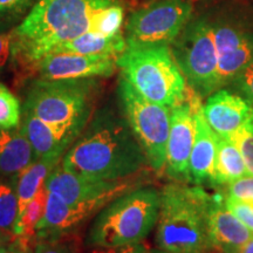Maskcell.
Segmentation results:
<instances>
[{
  "label": "cell",
  "instance_id": "6da1fadb",
  "mask_svg": "<svg viewBox=\"0 0 253 253\" xmlns=\"http://www.w3.org/2000/svg\"><path fill=\"white\" fill-rule=\"evenodd\" d=\"M148 164L125 116L112 110L97 113L61 161L67 171L101 179L138 175Z\"/></svg>",
  "mask_w": 253,
  "mask_h": 253
},
{
  "label": "cell",
  "instance_id": "7a4b0ae2",
  "mask_svg": "<svg viewBox=\"0 0 253 253\" xmlns=\"http://www.w3.org/2000/svg\"><path fill=\"white\" fill-rule=\"evenodd\" d=\"M119 0H39L12 32L14 63L31 69L53 47L93 31L94 17Z\"/></svg>",
  "mask_w": 253,
  "mask_h": 253
},
{
  "label": "cell",
  "instance_id": "3957f363",
  "mask_svg": "<svg viewBox=\"0 0 253 253\" xmlns=\"http://www.w3.org/2000/svg\"><path fill=\"white\" fill-rule=\"evenodd\" d=\"M214 196L201 186L171 183L161 191L157 248L171 253H213L210 210Z\"/></svg>",
  "mask_w": 253,
  "mask_h": 253
},
{
  "label": "cell",
  "instance_id": "277c9868",
  "mask_svg": "<svg viewBox=\"0 0 253 253\" xmlns=\"http://www.w3.org/2000/svg\"><path fill=\"white\" fill-rule=\"evenodd\" d=\"M161 191L141 186L114 199L97 213L87 235L94 249L141 243L158 220Z\"/></svg>",
  "mask_w": 253,
  "mask_h": 253
},
{
  "label": "cell",
  "instance_id": "5b68a950",
  "mask_svg": "<svg viewBox=\"0 0 253 253\" xmlns=\"http://www.w3.org/2000/svg\"><path fill=\"white\" fill-rule=\"evenodd\" d=\"M116 65L122 78L151 102L172 108L188 95L190 87L169 45L126 46Z\"/></svg>",
  "mask_w": 253,
  "mask_h": 253
},
{
  "label": "cell",
  "instance_id": "8992f818",
  "mask_svg": "<svg viewBox=\"0 0 253 253\" xmlns=\"http://www.w3.org/2000/svg\"><path fill=\"white\" fill-rule=\"evenodd\" d=\"M99 89V82L95 78L38 79L28 90L24 113L52 125L84 129L93 116Z\"/></svg>",
  "mask_w": 253,
  "mask_h": 253
},
{
  "label": "cell",
  "instance_id": "52a82bcc",
  "mask_svg": "<svg viewBox=\"0 0 253 253\" xmlns=\"http://www.w3.org/2000/svg\"><path fill=\"white\" fill-rule=\"evenodd\" d=\"M119 96L123 115L149 166L158 173L164 171L171 108L147 100L125 78L120 80Z\"/></svg>",
  "mask_w": 253,
  "mask_h": 253
},
{
  "label": "cell",
  "instance_id": "ba28073f",
  "mask_svg": "<svg viewBox=\"0 0 253 253\" xmlns=\"http://www.w3.org/2000/svg\"><path fill=\"white\" fill-rule=\"evenodd\" d=\"M170 49L190 88L202 97L217 90L218 53L212 24L203 19L189 21Z\"/></svg>",
  "mask_w": 253,
  "mask_h": 253
},
{
  "label": "cell",
  "instance_id": "9c48e42d",
  "mask_svg": "<svg viewBox=\"0 0 253 253\" xmlns=\"http://www.w3.org/2000/svg\"><path fill=\"white\" fill-rule=\"evenodd\" d=\"M191 0H156L134 12L126 26V46L169 45L189 24Z\"/></svg>",
  "mask_w": 253,
  "mask_h": 253
},
{
  "label": "cell",
  "instance_id": "30bf717a",
  "mask_svg": "<svg viewBox=\"0 0 253 253\" xmlns=\"http://www.w3.org/2000/svg\"><path fill=\"white\" fill-rule=\"evenodd\" d=\"M140 173L120 179H101L67 171L60 162L47 179V190L67 204H77L89 199L109 198L114 201L144 185Z\"/></svg>",
  "mask_w": 253,
  "mask_h": 253
},
{
  "label": "cell",
  "instance_id": "8fae6325",
  "mask_svg": "<svg viewBox=\"0 0 253 253\" xmlns=\"http://www.w3.org/2000/svg\"><path fill=\"white\" fill-rule=\"evenodd\" d=\"M202 104L201 95L190 88L185 99L171 108L166 172L179 183L190 182L189 166L196 135V113Z\"/></svg>",
  "mask_w": 253,
  "mask_h": 253
},
{
  "label": "cell",
  "instance_id": "7c38bea8",
  "mask_svg": "<svg viewBox=\"0 0 253 253\" xmlns=\"http://www.w3.org/2000/svg\"><path fill=\"white\" fill-rule=\"evenodd\" d=\"M116 56L48 54L34 63L32 71L42 80L108 78L116 71Z\"/></svg>",
  "mask_w": 253,
  "mask_h": 253
},
{
  "label": "cell",
  "instance_id": "4fadbf2b",
  "mask_svg": "<svg viewBox=\"0 0 253 253\" xmlns=\"http://www.w3.org/2000/svg\"><path fill=\"white\" fill-rule=\"evenodd\" d=\"M203 110L208 125L219 137H232L253 114L252 104L245 97L226 89L211 94Z\"/></svg>",
  "mask_w": 253,
  "mask_h": 253
},
{
  "label": "cell",
  "instance_id": "5bb4252c",
  "mask_svg": "<svg viewBox=\"0 0 253 253\" xmlns=\"http://www.w3.org/2000/svg\"><path fill=\"white\" fill-rule=\"evenodd\" d=\"M20 128L31 142L37 160L45 157H62V154L86 129L73 126L52 125L27 113H24L23 125Z\"/></svg>",
  "mask_w": 253,
  "mask_h": 253
},
{
  "label": "cell",
  "instance_id": "9a60e30c",
  "mask_svg": "<svg viewBox=\"0 0 253 253\" xmlns=\"http://www.w3.org/2000/svg\"><path fill=\"white\" fill-rule=\"evenodd\" d=\"M204 104L196 113V135L190 156V182L202 185L214 184V163L217 154V135L208 125Z\"/></svg>",
  "mask_w": 253,
  "mask_h": 253
},
{
  "label": "cell",
  "instance_id": "2e32d148",
  "mask_svg": "<svg viewBox=\"0 0 253 253\" xmlns=\"http://www.w3.org/2000/svg\"><path fill=\"white\" fill-rule=\"evenodd\" d=\"M225 199L214 197L210 210V236L220 253H239L253 233L225 207Z\"/></svg>",
  "mask_w": 253,
  "mask_h": 253
},
{
  "label": "cell",
  "instance_id": "e0dca14e",
  "mask_svg": "<svg viewBox=\"0 0 253 253\" xmlns=\"http://www.w3.org/2000/svg\"><path fill=\"white\" fill-rule=\"evenodd\" d=\"M36 161L33 147L20 126L0 130V177H17Z\"/></svg>",
  "mask_w": 253,
  "mask_h": 253
},
{
  "label": "cell",
  "instance_id": "ac0fdd59",
  "mask_svg": "<svg viewBox=\"0 0 253 253\" xmlns=\"http://www.w3.org/2000/svg\"><path fill=\"white\" fill-rule=\"evenodd\" d=\"M126 48V41L122 32L108 37L89 31L74 39L63 41L54 46L49 50L48 54L69 53V54L81 55H113L118 58L125 52Z\"/></svg>",
  "mask_w": 253,
  "mask_h": 253
},
{
  "label": "cell",
  "instance_id": "d6986e66",
  "mask_svg": "<svg viewBox=\"0 0 253 253\" xmlns=\"http://www.w3.org/2000/svg\"><path fill=\"white\" fill-rule=\"evenodd\" d=\"M62 157L39 158L15 177V192L18 196L19 216L24 212L28 203L36 197L39 190L46 185L47 179ZM18 216V217H19Z\"/></svg>",
  "mask_w": 253,
  "mask_h": 253
},
{
  "label": "cell",
  "instance_id": "ffe728a7",
  "mask_svg": "<svg viewBox=\"0 0 253 253\" xmlns=\"http://www.w3.org/2000/svg\"><path fill=\"white\" fill-rule=\"evenodd\" d=\"M245 175H248V170L235 141L231 137L217 136L214 184L229 185Z\"/></svg>",
  "mask_w": 253,
  "mask_h": 253
},
{
  "label": "cell",
  "instance_id": "44dd1931",
  "mask_svg": "<svg viewBox=\"0 0 253 253\" xmlns=\"http://www.w3.org/2000/svg\"><path fill=\"white\" fill-rule=\"evenodd\" d=\"M253 62V37L250 36L244 42L236 49L224 53L218 56V68L216 87L232 84L235 79Z\"/></svg>",
  "mask_w": 253,
  "mask_h": 253
},
{
  "label": "cell",
  "instance_id": "7402d4cb",
  "mask_svg": "<svg viewBox=\"0 0 253 253\" xmlns=\"http://www.w3.org/2000/svg\"><path fill=\"white\" fill-rule=\"evenodd\" d=\"M47 197H48V190L47 185H43L36 197L28 203L24 212L18 217L14 227V238H18L27 245L37 243V229L45 214Z\"/></svg>",
  "mask_w": 253,
  "mask_h": 253
},
{
  "label": "cell",
  "instance_id": "603a6c76",
  "mask_svg": "<svg viewBox=\"0 0 253 253\" xmlns=\"http://www.w3.org/2000/svg\"><path fill=\"white\" fill-rule=\"evenodd\" d=\"M19 216V203L15 188L7 183H0V235L14 239V227Z\"/></svg>",
  "mask_w": 253,
  "mask_h": 253
},
{
  "label": "cell",
  "instance_id": "cb8c5ba5",
  "mask_svg": "<svg viewBox=\"0 0 253 253\" xmlns=\"http://www.w3.org/2000/svg\"><path fill=\"white\" fill-rule=\"evenodd\" d=\"M21 108L17 96L0 82V130L20 126Z\"/></svg>",
  "mask_w": 253,
  "mask_h": 253
},
{
  "label": "cell",
  "instance_id": "d4e9b609",
  "mask_svg": "<svg viewBox=\"0 0 253 253\" xmlns=\"http://www.w3.org/2000/svg\"><path fill=\"white\" fill-rule=\"evenodd\" d=\"M123 23V7L114 4L100 11L94 17L93 31L103 36H115L121 32Z\"/></svg>",
  "mask_w": 253,
  "mask_h": 253
},
{
  "label": "cell",
  "instance_id": "484cf974",
  "mask_svg": "<svg viewBox=\"0 0 253 253\" xmlns=\"http://www.w3.org/2000/svg\"><path fill=\"white\" fill-rule=\"evenodd\" d=\"M212 26L218 56L236 49L250 37V34L245 33L244 31L226 24H218Z\"/></svg>",
  "mask_w": 253,
  "mask_h": 253
},
{
  "label": "cell",
  "instance_id": "4316f807",
  "mask_svg": "<svg viewBox=\"0 0 253 253\" xmlns=\"http://www.w3.org/2000/svg\"><path fill=\"white\" fill-rule=\"evenodd\" d=\"M33 253H79L78 243L71 235L38 240Z\"/></svg>",
  "mask_w": 253,
  "mask_h": 253
},
{
  "label": "cell",
  "instance_id": "83f0119b",
  "mask_svg": "<svg viewBox=\"0 0 253 253\" xmlns=\"http://www.w3.org/2000/svg\"><path fill=\"white\" fill-rule=\"evenodd\" d=\"M231 138L235 141L242 154L248 175H253V130L245 125Z\"/></svg>",
  "mask_w": 253,
  "mask_h": 253
},
{
  "label": "cell",
  "instance_id": "f1b7e54d",
  "mask_svg": "<svg viewBox=\"0 0 253 253\" xmlns=\"http://www.w3.org/2000/svg\"><path fill=\"white\" fill-rule=\"evenodd\" d=\"M226 198L253 202V175H245L230 183L227 186Z\"/></svg>",
  "mask_w": 253,
  "mask_h": 253
},
{
  "label": "cell",
  "instance_id": "f546056e",
  "mask_svg": "<svg viewBox=\"0 0 253 253\" xmlns=\"http://www.w3.org/2000/svg\"><path fill=\"white\" fill-rule=\"evenodd\" d=\"M225 207L253 233V202L233 201L225 197Z\"/></svg>",
  "mask_w": 253,
  "mask_h": 253
},
{
  "label": "cell",
  "instance_id": "4dcf8cb0",
  "mask_svg": "<svg viewBox=\"0 0 253 253\" xmlns=\"http://www.w3.org/2000/svg\"><path fill=\"white\" fill-rule=\"evenodd\" d=\"M232 84H235L243 97H245L253 107V62L240 73Z\"/></svg>",
  "mask_w": 253,
  "mask_h": 253
},
{
  "label": "cell",
  "instance_id": "1f68e13d",
  "mask_svg": "<svg viewBox=\"0 0 253 253\" xmlns=\"http://www.w3.org/2000/svg\"><path fill=\"white\" fill-rule=\"evenodd\" d=\"M93 253H151V250L141 242L136 244L116 246V248L94 249Z\"/></svg>",
  "mask_w": 253,
  "mask_h": 253
},
{
  "label": "cell",
  "instance_id": "d6a6232c",
  "mask_svg": "<svg viewBox=\"0 0 253 253\" xmlns=\"http://www.w3.org/2000/svg\"><path fill=\"white\" fill-rule=\"evenodd\" d=\"M31 1L32 0H0V19L23 11Z\"/></svg>",
  "mask_w": 253,
  "mask_h": 253
},
{
  "label": "cell",
  "instance_id": "836d02e7",
  "mask_svg": "<svg viewBox=\"0 0 253 253\" xmlns=\"http://www.w3.org/2000/svg\"><path fill=\"white\" fill-rule=\"evenodd\" d=\"M12 54V33H0V68L4 67Z\"/></svg>",
  "mask_w": 253,
  "mask_h": 253
},
{
  "label": "cell",
  "instance_id": "e575fe53",
  "mask_svg": "<svg viewBox=\"0 0 253 253\" xmlns=\"http://www.w3.org/2000/svg\"><path fill=\"white\" fill-rule=\"evenodd\" d=\"M0 253H33L31 250V245L25 244V243L14 238L8 243V244L0 245Z\"/></svg>",
  "mask_w": 253,
  "mask_h": 253
},
{
  "label": "cell",
  "instance_id": "d590c367",
  "mask_svg": "<svg viewBox=\"0 0 253 253\" xmlns=\"http://www.w3.org/2000/svg\"><path fill=\"white\" fill-rule=\"evenodd\" d=\"M239 253H253V237L243 246V249L240 250Z\"/></svg>",
  "mask_w": 253,
  "mask_h": 253
},
{
  "label": "cell",
  "instance_id": "8d00e7d4",
  "mask_svg": "<svg viewBox=\"0 0 253 253\" xmlns=\"http://www.w3.org/2000/svg\"><path fill=\"white\" fill-rule=\"evenodd\" d=\"M246 126H249V128H251L253 130V114L251 115V118H250V120L248 121V123H246Z\"/></svg>",
  "mask_w": 253,
  "mask_h": 253
},
{
  "label": "cell",
  "instance_id": "74e56055",
  "mask_svg": "<svg viewBox=\"0 0 253 253\" xmlns=\"http://www.w3.org/2000/svg\"><path fill=\"white\" fill-rule=\"evenodd\" d=\"M151 253H171V252L163 251V250H161V249H157V250H151Z\"/></svg>",
  "mask_w": 253,
  "mask_h": 253
},
{
  "label": "cell",
  "instance_id": "f35d334b",
  "mask_svg": "<svg viewBox=\"0 0 253 253\" xmlns=\"http://www.w3.org/2000/svg\"><path fill=\"white\" fill-rule=\"evenodd\" d=\"M1 238H4V237L0 235V245H1Z\"/></svg>",
  "mask_w": 253,
  "mask_h": 253
}]
</instances>
